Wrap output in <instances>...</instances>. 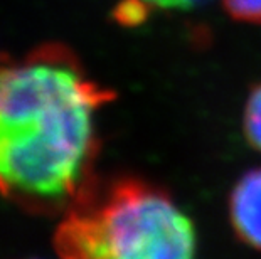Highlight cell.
<instances>
[{"instance_id":"6da1fadb","label":"cell","mask_w":261,"mask_h":259,"mask_svg":"<svg viewBox=\"0 0 261 259\" xmlns=\"http://www.w3.org/2000/svg\"><path fill=\"white\" fill-rule=\"evenodd\" d=\"M112 100L61 44L0 59V194L37 214L68 211L96 180L94 118Z\"/></svg>"},{"instance_id":"8992f818","label":"cell","mask_w":261,"mask_h":259,"mask_svg":"<svg viewBox=\"0 0 261 259\" xmlns=\"http://www.w3.org/2000/svg\"><path fill=\"white\" fill-rule=\"evenodd\" d=\"M145 5H155L160 9H189L202 4L204 0H140Z\"/></svg>"},{"instance_id":"5b68a950","label":"cell","mask_w":261,"mask_h":259,"mask_svg":"<svg viewBox=\"0 0 261 259\" xmlns=\"http://www.w3.org/2000/svg\"><path fill=\"white\" fill-rule=\"evenodd\" d=\"M223 5L234 20L261 25V0H223Z\"/></svg>"},{"instance_id":"3957f363","label":"cell","mask_w":261,"mask_h":259,"mask_svg":"<svg viewBox=\"0 0 261 259\" xmlns=\"http://www.w3.org/2000/svg\"><path fill=\"white\" fill-rule=\"evenodd\" d=\"M227 214L236 238L261 251V167L244 172L232 185Z\"/></svg>"},{"instance_id":"7a4b0ae2","label":"cell","mask_w":261,"mask_h":259,"mask_svg":"<svg viewBox=\"0 0 261 259\" xmlns=\"http://www.w3.org/2000/svg\"><path fill=\"white\" fill-rule=\"evenodd\" d=\"M59 259H196L191 217L164 187L121 175L91 187L54 234Z\"/></svg>"},{"instance_id":"277c9868","label":"cell","mask_w":261,"mask_h":259,"mask_svg":"<svg viewBox=\"0 0 261 259\" xmlns=\"http://www.w3.org/2000/svg\"><path fill=\"white\" fill-rule=\"evenodd\" d=\"M243 133L249 147L261 152V81L251 88L244 103Z\"/></svg>"}]
</instances>
